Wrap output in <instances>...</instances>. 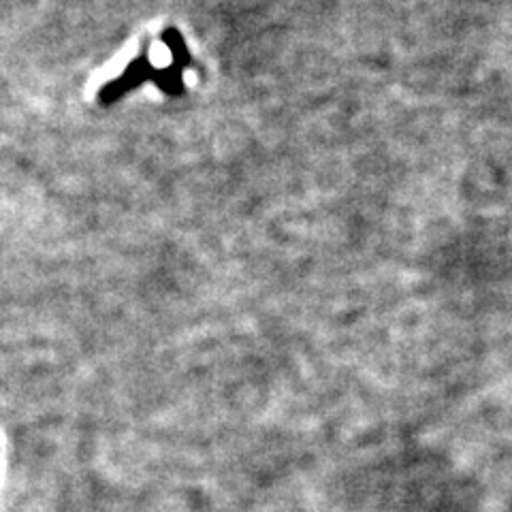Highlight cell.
<instances>
[{"instance_id":"cell-1","label":"cell","mask_w":512,"mask_h":512,"mask_svg":"<svg viewBox=\"0 0 512 512\" xmlns=\"http://www.w3.org/2000/svg\"><path fill=\"white\" fill-rule=\"evenodd\" d=\"M148 77L154 79L156 71L150 67V62L146 60V56H141L139 60H135L131 64V67H128V71L122 79H118V82H114V84H109V88L105 92V101L109 103V101L118 99V96H122L126 90L135 88L137 84H141L143 79H148Z\"/></svg>"},{"instance_id":"cell-2","label":"cell","mask_w":512,"mask_h":512,"mask_svg":"<svg viewBox=\"0 0 512 512\" xmlns=\"http://www.w3.org/2000/svg\"><path fill=\"white\" fill-rule=\"evenodd\" d=\"M163 39H165V43L171 47V52H173V64L178 69H186L188 64H190V54H188V47H186V43H184V39L180 37V32L178 30H167L165 35H163Z\"/></svg>"}]
</instances>
